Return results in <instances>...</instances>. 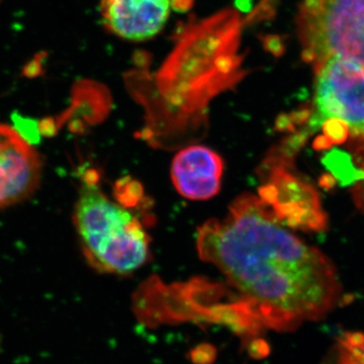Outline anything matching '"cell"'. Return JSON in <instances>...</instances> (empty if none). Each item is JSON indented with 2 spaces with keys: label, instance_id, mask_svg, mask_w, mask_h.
Instances as JSON below:
<instances>
[{
  "label": "cell",
  "instance_id": "6",
  "mask_svg": "<svg viewBox=\"0 0 364 364\" xmlns=\"http://www.w3.org/2000/svg\"><path fill=\"white\" fill-rule=\"evenodd\" d=\"M172 0H100L105 28L124 40L141 42L161 32Z\"/></svg>",
  "mask_w": 364,
  "mask_h": 364
},
{
  "label": "cell",
  "instance_id": "7",
  "mask_svg": "<svg viewBox=\"0 0 364 364\" xmlns=\"http://www.w3.org/2000/svg\"><path fill=\"white\" fill-rule=\"evenodd\" d=\"M224 161L205 146H189L174 157L171 179L179 195L191 200L214 198L221 188Z\"/></svg>",
  "mask_w": 364,
  "mask_h": 364
},
{
  "label": "cell",
  "instance_id": "3",
  "mask_svg": "<svg viewBox=\"0 0 364 364\" xmlns=\"http://www.w3.org/2000/svg\"><path fill=\"white\" fill-rule=\"evenodd\" d=\"M314 68L316 88L310 124L323 132L318 148L351 142L358 182L364 169V67L329 59Z\"/></svg>",
  "mask_w": 364,
  "mask_h": 364
},
{
  "label": "cell",
  "instance_id": "9",
  "mask_svg": "<svg viewBox=\"0 0 364 364\" xmlns=\"http://www.w3.org/2000/svg\"><path fill=\"white\" fill-rule=\"evenodd\" d=\"M352 193H353V198L356 205H358L359 208H364V169L363 174H361L360 179L356 182Z\"/></svg>",
  "mask_w": 364,
  "mask_h": 364
},
{
  "label": "cell",
  "instance_id": "4",
  "mask_svg": "<svg viewBox=\"0 0 364 364\" xmlns=\"http://www.w3.org/2000/svg\"><path fill=\"white\" fill-rule=\"evenodd\" d=\"M298 30L306 63L343 59L364 67V0H301Z\"/></svg>",
  "mask_w": 364,
  "mask_h": 364
},
{
  "label": "cell",
  "instance_id": "2",
  "mask_svg": "<svg viewBox=\"0 0 364 364\" xmlns=\"http://www.w3.org/2000/svg\"><path fill=\"white\" fill-rule=\"evenodd\" d=\"M93 171L83 176L73 222L86 260L97 272L129 274L147 262L150 239L140 220L112 200Z\"/></svg>",
  "mask_w": 364,
  "mask_h": 364
},
{
  "label": "cell",
  "instance_id": "8",
  "mask_svg": "<svg viewBox=\"0 0 364 364\" xmlns=\"http://www.w3.org/2000/svg\"><path fill=\"white\" fill-rule=\"evenodd\" d=\"M339 356V364H364V335H345L340 341Z\"/></svg>",
  "mask_w": 364,
  "mask_h": 364
},
{
  "label": "cell",
  "instance_id": "1",
  "mask_svg": "<svg viewBox=\"0 0 364 364\" xmlns=\"http://www.w3.org/2000/svg\"><path fill=\"white\" fill-rule=\"evenodd\" d=\"M260 196H243L222 220L198 230V250L238 291L235 326L291 331L338 305L341 286L331 261L289 231Z\"/></svg>",
  "mask_w": 364,
  "mask_h": 364
},
{
  "label": "cell",
  "instance_id": "5",
  "mask_svg": "<svg viewBox=\"0 0 364 364\" xmlns=\"http://www.w3.org/2000/svg\"><path fill=\"white\" fill-rule=\"evenodd\" d=\"M42 170L39 152L18 131L0 124V210L32 196Z\"/></svg>",
  "mask_w": 364,
  "mask_h": 364
}]
</instances>
